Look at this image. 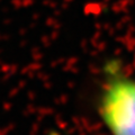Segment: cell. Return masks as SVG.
Here are the masks:
<instances>
[{
    "instance_id": "6da1fadb",
    "label": "cell",
    "mask_w": 135,
    "mask_h": 135,
    "mask_svg": "<svg viewBox=\"0 0 135 135\" xmlns=\"http://www.w3.org/2000/svg\"><path fill=\"white\" fill-rule=\"evenodd\" d=\"M98 112L110 135H135V78L113 74L100 92Z\"/></svg>"
}]
</instances>
